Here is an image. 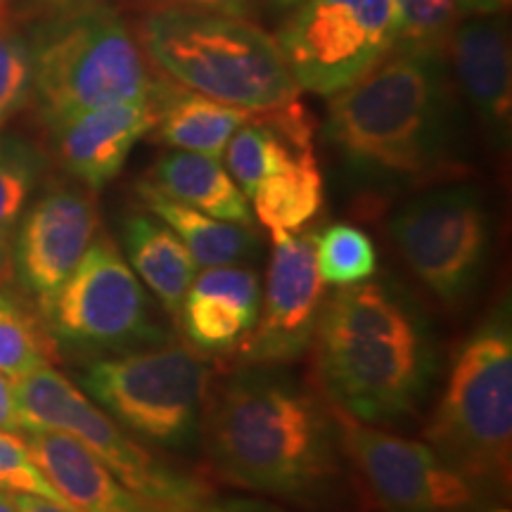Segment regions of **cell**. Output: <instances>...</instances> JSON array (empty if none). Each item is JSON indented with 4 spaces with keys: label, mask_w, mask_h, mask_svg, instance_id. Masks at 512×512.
I'll use <instances>...</instances> for the list:
<instances>
[{
    "label": "cell",
    "mask_w": 512,
    "mask_h": 512,
    "mask_svg": "<svg viewBox=\"0 0 512 512\" xmlns=\"http://www.w3.org/2000/svg\"><path fill=\"white\" fill-rule=\"evenodd\" d=\"M200 437L211 470L240 489L313 508L342 479L332 403L273 368H242L209 394Z\"/></svg>",
    "instance_id": "cell-1"
},
{
    "label": "cell",
    "mask_w": 512,
    "mask_h": 512,
    "mask_svg": "<svg viewBox=\"0 0 512 512\" xmlns=\"http://www.w3.org/2000/svg\"><path fill=\"white\" fill-rule=\"evenodd\" d=\"M325 138L349 169L368 178L408 185L456 178L463 164L446 57L394 48L366 76L330 95Z\"/></svg>",
    "instance_id": "cell-2"
},
{
    "label": "cell",
    "mask_w": 512,
    "mask_h": 512,
    "mask_svg": "<svg viewBox=\"0 0 512 512\" xmlns=\"http://www.w3.org/2000/svg\"><path fill=\"white\" fill-rule=\"evenodd\" d=\"M313 342L332 406L370 425L413 418L437 375L430 325L389 283L339 287L325 299Z\"/></svg>",
    "instance_id": "cell-3"
},
{
    "label": "cell",
    "mask_w": 512,
    "mask_h": 512,
    "mask_svg": "<svg viewBox=\"0 0 512 512\" xmlns=\"http://www.w3.org/2000/svg\"><path fill=\"white\" fill-rule=\"evenodd\" d=\"M136 34L166 79L252 114L299 100V86L271 34L245 17L195 10H150Z\"/></svg>",
    "instance_id": "cell-4"
},
{
    "label": "cell",
    "mask_w": 512,
    "mask_h": 512,
    "mask_svg": "<svg viewBox=\"0 0 512 512\" xmlns=\"http://www.w3.org/2000/svg\"><path fill=\"white\" fill-rule=\"evenodd\" d=\"M31 53V95L50 131L98 107L152 98L164 83L136 27L107 3L53 17L38 31Z\"/></svg>",
    "instance_id": "cell-5"
},
{
    "label": "cell",
    "mask_w": 512,
    "mask_h": 512,
    "mask_svg": "<svg viewBox=\"0 0 512 512\" xmlns=\"http://www.w3.org/2000/svg\"><path fill=\"white\" fill-rule=\"evenodd\" d=\"M448 465L479 489H503L512 465V323L508 299L465 337L425 427Z\"/></svg>",
    "instance_id": "cell-6"
},
{
    "label": "cell",
    "mask_w": 512,
    "mask_h": 512,
    "mask_svg": "<svg viewBox=\"0 0 512 512\" xmlns=\"http://www.w3.org/2000/svg\"><path fill=\"white\" fill-rule=\"evenodd\" d=\"M24 432L46 427L81 441L128 491L155 512H197L211 498L202 479L152 456L72 380L55 368H38L12 380Z\"/></svg>",
    "instance_id": "cell-7"
},
{
    "label": "cell",
    "mask_w": 512,
    "mask_h": 512,
    "mask_svg": "<svg viewBox=\"0 0 512 512\" xmlns=\"http://www.w3.org/2000/svg\"><path fill=\"white\" fill-rule=\"evenodd\" d=\"M83 389L121 427L150 444L183 451L200 437L209 366L185 344H152L98 358Z\"/></svg>",
    "instance_id": "cell-8"
},
{
    "label": "cell",
    "mask_w": 512,
    "mask_h": 512,
    "mask_svg": "<svg viewBox=\"0 0 512 512\" xmlns=\"http://www.w3.org/2000/svg\"><path fill=\"white\" fill-rule=\"evenodd\" d=\"M41 313L57 347L124 354L166 342L138 275L102 233Z\"/></svg>",
    "instance_id": "cell-9"
},
{
    "label": "cell",
    "mask_w": 512,
    "mask_h": 512,
    "mask_svg": "<svg viewBox=\"0 0 512 512\" xmlns=\"http://www.w3.org/2000/svg\"><path fill=\"white\" fill-rule=\"evenodd\" d=\"M389 230L406 264L439 302L458 306L475 292L491 254V216L475 185L425 190L396 211Z\"/></svg>",
    "instance_id": "cell-10"
},
{
    "label": "cell",
    "mask_w": 512,
    "mask_h": 512,
    "mask_svg": "<svg viewBox=\"0 0 512 512\" xmlns=\"http://www.w3.org/2000/svg\"><path fill=\"white\" fill-rule=\"evenodd\" d=\"M273 38L299 91L332 95L394 50L392 0H302Z\"/></svg>",
    "instance_id": "cell-11"
},
{
    "label": "cell",
    "mask_w": 512,
    "mask_h": 512,
    "mask_svg": "<svg viewBox=\"0 0 512 512\" xmlns=\"http://www.w3.org/2000/svg\"><path fill=\"white\" fill-rule=\"evenodd\" d=\"M335 418L344 456L384 512H460L482 501V489L432 446L394 437L339 408Z\"/></svg>",
    "instance_id": "cell-12"
},
{
    "label": "cell",
    "mask_w": 512,
    "mask_h": 512,
    "mask_svg": "<svg viewBox=\"0 0 512 512\" xmlns=\"http://www.w3.org/2000/svg\"><path fill=\"white\" fill-rule=\"evenodd\" d=\"M273 242L259 318L240 344L247 366L273 368L302 358L313 344L328 299L316 268L313 235L299 230Z\"/></svg>",
    "instance_id": "cell-13"
},
{
    "label": "cell",
    "mask_w": 512,
    "mask_h": 512,
    "mask_svg": "<svg viewBox=\"0 0 512 512\" xmlns=\"http://www.w3.org/2000/svg\"><path fill=\"white\" fill-rule=\"evenodd\" d=\"M98 233V204L83 190H50L24 214L12 245V266L38 306L53 299Z\"/></svg>",
    "instance_id": "cell-14"
},
{
    "label": "cell",
    "mask_w": 512,
    "mask_h": 512,
    "mask_svg": "<svg viewBox=\"0 0 512 512\" xmlns=\"http://www.w3.org/2000/svg\"><path fill=\"white\" fill-rule=\"evenodd\" d=\"M446 64L489 143L508 150L512 136V55L501 15H463L446 46Z\"/></svg>",
    "instance_id": "cell-15"
},
{
    "label": "cell",
    "mask_w": 512,
    "mask_h": 512,
    "mask_svg": "<svg viewBox=\"0 0 512 512\" xmlns=\"http://www.w3.org/2000/svg\"><path fill=\"white\" fill-rule=\"evenodd\" d=\"M162 86L152 98L114 102L53 128L57 159L67 174L91 190L112 183L124 169L133 147L157 126Z\"/></svg>",
    "instance_id": "cell-16"
},
{
    "label": "cell",
    "mask_w": 512,
    "mask_h": 512,
    "mask_svg": "<svg viewBox=\"0 0 512 512\" xmlns=\"http://www.w3.org/2000/svg\"><path fill=\"white\" fill-rule=\"evenodd\" d=\"M259 309V275L240 264L216 266L195 275L178 320L197 351L228 354L252 332Z\"/></svg>",
    "instance_id": "cell-17"
},
{
    "label": "cell",
    "mask_w": 512,
    "mask_h": 512,
    "mask_svg": "<svg viewBox=\"0 0 512 512\" xmlns=\"http://www.w3.org/2000/svg\"><path fill=\"white\" fill-rule=\"evenodd\" d=\"M24 434L38 470L74 512H155L128 491L81 441L46 427H31Z\"/></svg>",
    "instance_id": "cell-18"
},
{
    "label": "cell",
    "mask_w": 512,
    "mask_h": 512,
    "mask_svg": "<svg viewBox=\"0 0 512 512\" xmlns=\"http://www.w3.org/2000/svg\"><path fill=\"white\" fill-rule=\"evenodd\" d=\"M145 181L171 200L214 219L254 226L249 200L221 164V159L200 155V152L174 150L152 164Z\"/></svg>",
    "instance_id": "cell-19"
},
{
    "label": "cell",
    "mask_w": 512,
    "mask_h": 512,
    "mask_svg": "<svg viewBox=\"0 0 512 512\" xmlns=\"http://www.w3.org/2000/svg\"><path fill=\"white\" fill-rule=\"evenodd\" d=\"M252 117V112L211 100L166 79L159 93V119L152 133L166 147L221 159L235 131Z\"/></svg>",
    "instance_id": "cell-20"
},
{
    "label": "cell",
    "mask_w": 512,
    "mask_h": 512,
    "mask_svg": "<svg viewBox=\"0 0 512 512\" xmlns=\"http://www.w3.org/2000/svg\"><path fill=\"white\" fill-rule=\"evenodd\" d=\"M124 249L128 266L157 297L169 316H181V306L197 264L181 238L152 214H131L124 221Z\"/></svg>",
    "instance_id": "cell-21"
},
{
    "label": "cell",
    "mask_w": 512,
    "mask_h": 512,
    "mask_svg": "<svg viewBox=\"0 0 512 512\" xmlns=\"http://www.w3.org/2000/svg\"><path fill=\"white\" fill-rule=\"evenodd\" d=\"M136 190L145 207L150 209V214L164 221L181 238L197 266H235L252 259L259 252L261 238L256 235L254 226L228 223L185 207V204L162 195L147 181L138 183Z\"/></svg>",
    "instance_id": "cell-22"
},
{
    "label": "cell",
    "mask_w": 512,
    "mask_h": 512,
    "mask_svg": "<svg viewBox=\"0 0 512 512\" xmlns=\"http://www.w3.org/2000/svg\"><path fill=\"white\" fill-rule=\"evenodd\" d=\"M323 174L309 150H297L287 162L256 185L249 197L256 221L273 238L299 233L323 209Z\"/></svg>",
    "instance_id": "cell-23"
},
{
    "label": "cell",
    "mask_w": 512,
    "mask_h": 512,
    "mask_svg": "<svg viewBox=\"0 0 512 512\" xmlns=\"http://www.w3.org/2000/svg\"><path fill=\"white\" fill-rule=\"evenodd\" d=\"M55 358L57 344L46 325L0 290V373L19 380Z\"/></svg>",
    "instance_id": "cell-24"
},
{
    "label": "cell",
    "mask_w": 512,
    "mask_h": 512,
    "mask_svg": "<svg viewBox=\"0 0 512 512\" xmlns=\"http://www.w3.org/2000/svg\"><path fill=\"white\" fill-rule=\"evenodd\" d=\"M316 268L323 283L349 287L366 283L377 271L373 240L351 223H332L313 235Z\"/></svg>",
    "instance_id": "cell-25"
},
{
    "label": "cell",
    "mask_w": 512,
    "mask_h": 512,
    "mask_svg": "<svg viewBox=\"0 0 512 512\" xmlns=\"http://www.w3.org/2000/svg\"><path fill=\"white\" fill-rule=\"evenodd\" d=\"M394 48L444 55L460 15L458 0H392Z\"/></svg>",
    "instance_id": "cell-26"
},
{
    "label": "cell",
    "mask_w": 512,
    "mask_h": 512,
    "mask_svg": "<svg viewBox=\"0 0 512 512\" xmlns=\"http://www.w3.org/2000/svg\"><path fill=\"white\" fill-rule=\"evenodd\" d=\"M34 171L22 147L0 138V287L15 275L12 266V245L15 233L27 207Z\"/></svg>",
    "instance_id": "cell-27"
},
{
    "label": "cell",
    "mask_w": 512,
    "mask_h": 512,
    "mask_svg": "<svg viewBox=\"0 0 512 512\" xmlns=\"http://www.w3.org/2000/svg\"><path fill=\"white\" fill-rule=\"evenodd\" d=\"M34 86V53L8 12L0 15V133L8 121L22 110Z\"/></svg>",
    "instance_id": "cell-28"
},
{
    "label": "cell",
    "mask_w": 512,
    "mask_h": 512,
    "mask_svg": "<svg viewBox=\"0 0 512 512\" xmlns=\"http://www.w3.org/2000/svg\"><path fill=\"white\" fill-rule=\"evenodd\" d=\"M126 5L140 12L150 10H195V12H216V15L245 17L252 10V0H124Z\"/></svg>",
    "instance_id": "cell-29"
},
{
    "label": "cell",
    "mask_w": 512,
    "mask_h": 512,
    "mask_svg": "<svg viewBox=\"0 0 512 512\" xmlns=\"http://www.w3.org/2000/svg\"><path fill=\"white\" fill-rule=\"evenodd\" d=\"M0 430L15 434L24 432V418L19 413L12 380H8L3 373H0Z\"/></svg>",
    "instance_id": "cell-30"
},
{
    "label": "cell",
    "mask_w": 512,
    "mask_h": 512,
    "mask_svg": "<svg viewBox=\"0 0 512 512\" xmlns=\"http://www.w3.org/2000/svg\"><path fill=\"white\" fill-rule=\"evenodd\" d=\"M197 512H285L256 498H209Z\"/></svg>",
    "instance_id": "cell-31"
},
{
    "label": "cell",
    "mask_w": 512,
    "mask_h": 512,
    "mask_svg": "<svg viewBox=\"0 0 512 512\" xmlns=\"http://www.w3.org/2000/svg\"><path fill=\"white\" fill-rule=\"evenodd\" d=\"M31 10L38 15L53 19L69 15V12H79L86 8H95V5H105V0H29Z\"/></svg>",
    "instance_id": "cell-32"
},
{
    "label": "cell",
    "mask_w": 512,
    "mask_h": 512,
    "mask_svg": "<svg viewBox=\"0 0 512 512\" xmlns=\"http://www.w3.org/2000/svg\"><path fill=\"white\" fill-rule=\"evenodd\" d=\"M12 503H15L17 512H74L69 508H64L60 503L48 501V498L41 496H31V494H10Z\"/></svg>",
    "instance_id": "cell-33"
},
{
    "label": "cell",
    "mask_w": 512,
    "mask_h": 512,
    "mask_svg": "<svg viewBox=\"0 0 512 512\" xmlns=\"http://www.w3.org/2000/svg\"><path fill=\"white\" fill-rule=\"evenodd\" d=\"M512 0H458L460 15H503Z\"/></svg>",
    "instance_id": "cell-34"
},
{
    "label": "cell",
    "mask_w": 512,
    "mask_h": 512,
    "mask_svg": "<svg viewBox=\"0 0 512 512\" xmlns=\"http://www.w3.org/2000/svg\"><path fill=\"white\" fill-rule=\"evenodd\" d=\"M0 512H17L15 503H12V498H10V491L0 489Z\"/></svg>",
    "instance_id": "cell-35"
},
{
    "label": "cell",
    "mask_w": 512,
    "mask_h": 512,
    "mask_svg": "<svg viewBox=\"0 0 512 512\" xmlns=\"http://www.w3.org/2000/svg\"><path fill=\"white\" fill-rule=\"evenodd\" d=\"M275 5H280V8H294V5H299L302 0H273Z\"/></svg>",
    "instance_id": "cell-36"
},
{
    "label": "cell",
    "mask_w": 512,
    "mask_h": 512,
    "mask_svg": "<svg viewBox=\"0 0 512 512\" xmlns=\"http://www.w3.org/2000/svg\"><path fill=\"white\" fill-rule=\"evenodd\" d=\"M8 12V0H0V15H5Z\"/></svg>",
    "instance_id": "cell-37"
},
{
    "label": "cell",
    "mask_w": 512,
    "mask_h": 512,
    "mask_svg": "<svg viewBox=\"0 0 512 512\" xmlns=\"http://www.w3.org/2000/svg\"><path fill=\"white\" fill-rule=\"evenodd\" d=\"M491 512H510V510H491Z\"/></svg>",
    "instance_id": "cell-38"
}]
</instances>
